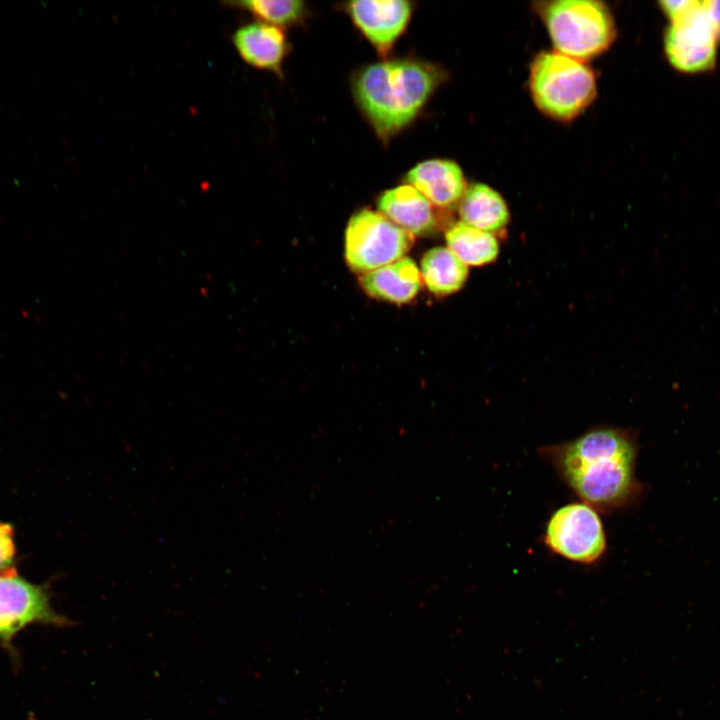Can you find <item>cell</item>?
Wrapping results in <instances>:
<instances>
[{
    "instance_id": "1",
    "label": "cell",
    "mask_w": 720,
    "mask_h": 720,
    "mask_svg": "<svg viewBox=\"0 0 720 720\" xmlns=\"http://www.w3.org/2000/svg\"><path fill=\"white\" fill-rule=\"evenodd\" d=\"M538 453L581 502L599 513L625 509L641 493L635 476L637 443L624 428L597 425Z\"/></svg>"
},
{
    "instance_id": "2",
    "label": "cell",
    "mask_w": 720,
    "mask_h": 720,
    "mask_svg": "<svg viewBox=\"0 0 720 720\" xmlns=\"http://www.w3.org/2000/svg\"><path fill=\"white\" fill-rule=\"evenodd\" d=\"M440 80V70L431 64L395 59L362 69L353 91L378 136L388 139L418 115Z\"/></svg>"
},
{
    "instance_id": "3",
    "label": "cell",
    "mask_w": 720,
    "mask_h": 720,
    "mask_svg": "<svg viewBox=\"0 0 720 720\" xmlns=\"http://www.w3.org/2000/svg\"><path fill=\"white\" fill-rule=\"evenodd\" d=\"M529 87L538 109L560 121L577 117L597 93L592 69L584 61L555 50L535 57L530 68Z\"/></svg>"
},
{
    "instance_id": "4",
    "label": "cell",
    "mask_w": 720,
    "mask_h": 720,
    "mask_svg": "<svg viewBox=\"0 0 720 720\" xmlns=\"http://www.w3.org/2000/svg\"><path fill=\"white\" fill-rule=\"evenodd\" d=\"M555 51L585 61L604 52L616 27L607 6L596 0H554L537 4Z\"/></svg>"
},
{
    "instance_id": "5",
    "label": "cell",
    "mask_w": 720,
    "mask_h": 720,
    "mask_svg": "<svg viewBox=\"0 0 720 720\" xmlns=\"http://www.w3.org/2000/svg\"><path fill=\"white\" fill-rule=\"evenodd\" d=\"M414 236L380 212L363 209L354 214L345 231V259L356 273L365 274L407 254Z\"/></svg>"
},
{
    "instance_id": "6",
    "label": "cell",
    "mask_w": 720,
    "mask_h": 720,
    "mask_svg": "<svg viewBox=\"0 0 720 720\" xmlns=\"http://www.w3.org/2000/svg\"><path fill=\"white\" fill-rule=\"evenodd\" d=\"M543 543L552 553L582 565L599 562L607 551V535L599 512L583 502L565 504L551 514Z\"/></svg>"
},
{
    "instance_id": "7",
    "label": "cell",
    "mask_w": 720,
    "mask_h": 720,
    "mask_svg": "<svg viewBox=\"0 0 720 720\" xmlns=\"http://www.w3.org/2000/svg\"><path fill=\"white\" fill-rule=\"evenodd\" d=\"M720 36L702 1L683 16L670 21L664 34V51L670 64L681 72L711 70L717 59Z\"/></svg>"
},
{
    "instance_id": "8",
    "label": "cell",
    "mask_w": 720,
    "mask_h": 720,
    "mask_svg": "<svg viewBox=\"0 0 720 720\" xmlns=\"http://www.w3.org/2000/svg\"><path fill=\"white\" fill-rule=\"evenodd\" d=\"M37 622L69 623L52 608L46 587L28 582L16 569L0 574V638L9 641L18 631Z\"/></svg>"
},
{
    "instance_id": "9",
    "label": "cell",
    "mask_w": 720,
    "mask_h": 720,
    "mask_svg": "<svg viewBox=\"0 0 720 720\" xmlns=\"http://www.w3.org/2000/svg\"><path fill=\"white\" fill-rule=\"evenodd\" d=\"M353 23L382 54H387L408 25L412 5L403 0H360L346 6Z\"/></svg>"
},
{
    "instance_id": "10",
    "label": "cell",
    "mask_w": 720,
    "mask_h": 720,
    "mask_svg": "<svg viewBox=\"0 0 720 720\" xmlns=\"http://www.w3.org/2000/svg\"><path fill=\"white\" fill-rule=\"evenodd\" d=\"M408 185L437 208H458L467 189L460 166L451 160L431 159L413 167L406 175Z\"/></svg>"
},
{
    "instance_id": "11",
    "label": "cell",
    "mask_w": 720,
    "mask_h": 720,
    "mask_svg": "<svg viewBox=\"0 0 720 720\" xmlns=\"http://www.w3.org/2000/svg\"><path fill=\"white\" fill-rule=\"evenodd\" d=\"M378 209L412 236L432 234L439 224L434 205L408 184L385 191L378 199Z\"/></svg>"
},
{
    "instance_id": "12",
    "label": "cell",
    "mask_w": 720,
    "mask_h": 720,
    "mask_svg": "<svg viewBox=\"0 0 720 720\" xmlns=\"http://www.w3.org/2000/svg\"><path fill=\"white\" fill-rule=\"evenodd\" d=\"M242 60L261 70L279 73L288 52L283 31L276 26L253 22L238 27L231 37Z\"/></svg>"
},
{
    "instance_id": "13",
    "label": "cell",
    "mask_w": 720,
    "mask_h": 720,
    "mask_svg": "<svg viewBox=\"0 0 720 720\" xmlns=\"http://www.w3.org/2000/svg\"><path fill=\"white\" fill-rule=\"evenodd\" d=\"M359 280L369 296L396 304L412 301L422 287L420 270L408 257L362 274Z\"/></svg>"
},
{
    "instance_id": "14",
    "label": "cell",
    "mask_w": 720,
    "mask_h": 720,
    "mask_svg": "<svg viewBox=\"0 0 720 720\" xmlns=\"http://www.w3.org/2000/svg\"><path fill=\"white\" fill-rule=\"evenodd\" d=\"M460 221L496 235L509 223L510 214L503 197L482 183L468 186L458 206Z\"/></svg>"
},
{
    "instance_id": "15",
    "label": "cell",
    "mask_w": 720,
    "mask_h": 720,
    "mask_svg": "<svg viewBox=\"0 0 720 720\" xmlns=\"http://www.w3.org/2000/svg\"><path fill=\"white\" fill-rule=\"evenodd\" d=\"M420 273L430 292L447 296L464 286L469 270L448 247H435L423 256Z\"/></svg>"
},
{
    "instance_id": "16",
    "label": "cell",
    "mask_w": 720,
    "mask_h": 720,
    "mask_svg": "<svg viewBox=\"0 0 720 720\" xmlns=\"http://www.w3.org/2000/svg\"><path fill=\"white\" fill-rule=\"evenodd\" d=\"M447 247L467 266H484L495 262L500 245L496 235L462 221L450 225L445 233Z\"/></svg>"
},
{
    "instance_id": "17",
    "label": "cell",
    "mask_w": 720,
    "mask_h": 720,
    "mask_svg": "<svg viewBox=\"0 0 720 720\" xmlns=\"http://www.w3.org/2000/svg\"><path fill=\"white\" fill-rule=\"evenodd\" d=\"M223 5L249 12L261 22L276 26H291L299 22L305 4L298 0H243L226 1Z\"/></svg>"
},
{
    "instance_id": "18",
    "label": "cell",
    "mask_w": 720,
    "mask_h": 720,
    "mask_svg": "<svg viewBox=\"0 0 720 720\" xmlns=\"http://www.w3.org/2000/svg\"><path fill=\"white\" fill-rule=\"evenodd\" d=\"M15 531L11 524L0 522V574L15 570Z\"/></svg>"
},
{
    "instance_id": "19",
    "label": "cell",
    "mask_w": 720,
    "mask_h": 720,
    "mask_svg": "<svg viewBox=\"0 0 720 720\" xmlns=\"http://www.w3.org/2000/svg\"><path fill=\"white\" fill-rule=\"evenodd\" d=\"M696 3V0H663L659 6L670 21L676 20L688 12Z\"/></svg>"
},
{
    "instance_id": "20",
    "label": "cell",
    "mask_w": 720,
    "mask_h": 720,
    "mask_svg": "<svg viewBox=\"0 0 720 720\" xmlns=\"http://www.w3.org/2000/svg\"><path fill=\"white\" fill-rule=\"evenodd\" d=\"M703 6L720 36V0L702 1Z\"/></svg>"
}]
</instances>
